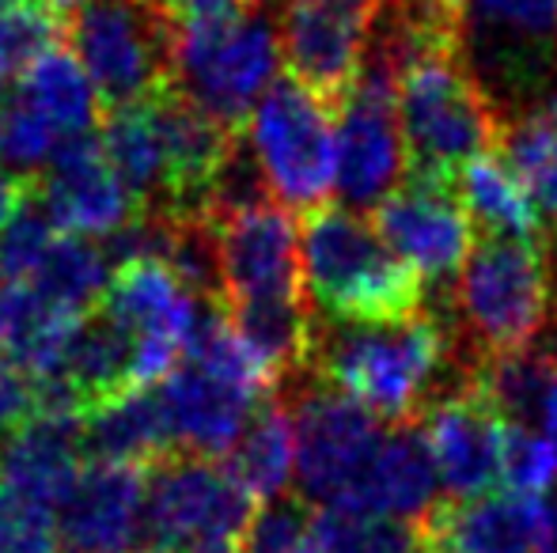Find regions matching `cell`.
I'll return each mask as SVG.
<instances>
[{
	"label": "cell",
	"mask_w": 557,
	"mask_h": 553,
	"mask_svg": "<svg viewBox=\"0 0 557 553\" xmlns=\"http://www.w3.org/2000/svg\"><path fill=\"white\" fill-rule=\"evenodd\" d=\"M304 288L331 323L387 326L418 318L425 280L349 209H319L300 231Z\"/></svg>",
	"instance_id": "cell-1"
},
{
	"label": "cell",
	"mask_w": 557,
	"mask_h": 553,
	"mask_svg": "<svg viewBox=\"0 0 557 553\" xmlns=\"http://www.w3.org/2000/svg\"><path fill=\"white\" fill-rule=\"evenodd\" d=\"M444 361L441 323L421 311L418 318L387 326L319 323L311 372L323 387L349 394L380 420L413 425Z\"/></svg>",
	"instance_id": "cell-2"
},
{
	"label": "cell",
	"mask_w": 557,
	"mask_h": 553,
	"mask_svg": "<svg viewBox=\"0 0 557 553\" xmlns=\"http://www.w3.org/2000/svg\"><path fill=\"white\" fill-rule=\"evenodd\" d=\"M281 61L285 53L277 15L258 0L227 20L178 23L171 91H178L224 129H239L277 84Z\"/></svg>",
	"instance_id": "cell-3"
},
{
	"label": "cell",
	"mask_w": 557,
	"mask_h": 553,
	"mask_svg": "<svg viewBox=\"0 0 557 553\" xmlns=\"http://www.w3.org/2000/svg\"><path fill=\"white\" fill-rule=\"evenodd\" d=\"M398 122L410 155L406 178L429 183H459V171L500 148L505 137L497 103L462 53L425 58L398 76Z\"/></svg>",
	"instance_id": "cell-4"
},
{
	"label": "cell",
	"mask_w": 557,
	"mask_h": 553,
	"mask_svg": "<svg viewBox=\"0 0 557 553\" xmlns=\"http://www.w3.org/2000/svg\"><path fill=\"white\" fill-rule=\"evenodd\" d=\"M178 23L163 0H84L65 15V46L111 111L171 91Z\"/></svg>",
	"instance_id": "cell-5"
},
{
	"label": "cell",
	"mask_w": 557,
	"mask_h": 553,
	"mask_svg": "<svg viewBox=\"0 0 557 553\" xmlns=\"http://www.w3.org/2000/svg\"><path fill=\"white\" fill-rule=\"evenodd\" d=\"M247 140L270 193L288 213H319L334 193V106L293 76L277 80L247 118Z\"/></svg>",
	"instance_id": "cell-6"
},
{
	"label": "cell",
	"mask_w": 557,
	"mask_h": 553,
	"mask_svg": "<svg viewBox=\"0 0 557 553\" xmlns=\"http://www.w3.org/2000/svg\"><path fill=\"white\" fill-rule=\"evenodd\" d=\"M459 315L482 361L535 345L550 311V269L543 243L482 239L455 285Z\"/></svg>",
	"instance_id": "cell-7"
},
{
	"label": "cell",
	"mask_w": 557,
	"mask_h": 553,
	"mask_svg": "<svg viewBox=\"0 0 557 553\" xmlns=\"http://www.w3.org/2000/svg\"><path fill=\"white\" fill-rule=\"evenodd\" d=\"M255 501L209 458H163L148 470L145 535L152 553H243Z\"/></svg>",
	"instance_id": "cell-8"
},
{
	"label": "cell",
	"mask_w": 557,
	"mask_h": 553,
	"mask_svg": "<svg viewBox=\"0 0 557 553\" xmlns=\"http://www.w3.org/2000/svg\"><path fill=\"white\" fill-rule=\"evenodd\" d=\"M406 175L410 155L398 122V80L360 65L334 111V193L349 213H375Z\"/></svg>",
	"instance_id": "cell-9"
},
{
	"label": "cell",
	"mask_w": 557,
	"mask_h": 553,
	"mask_svg": "<svg viewBox=\"0 0 557 553\" xmlns=\"http://www.w3.org/2000/svg\"><path fill=\"white\" fill-rule=\"evenodd\" d=\"M206 307L209 303H201L168 262H137L111 277L103 311L133 341L137 391L163 384L175 372Z\"/></svg>",
	"instance_id": "cell-10"
},
{
	"label": "cell",
	"mask_w": 557,
	"mask_h": 553,
	"mask_svg": "<svg viewBox=\"0 0 557 553\" xmlns=\"http://www.w3.org/2000/svg\"><path fill=\"white\" fill-rule=\"evenodd\" d=\"M383 0H281V53L288 76L337 111L364 65Z\"/></svg>",
	"instance_id": "cell-11"
},
{
	"label": "cell",
	"mask_w": 557,
	"mask_h": 553,
	"mask_svg": "<svg viewBox=\"0 0 557 553\" xmlns=\"http://www.w3.org/2000/svg\"><path fill=\"white\" fill-rule=\"evenodd\" d=\"M293 428L300 493L323 508H334L357 486L383 443L380 417L323 384L300 394Z\"/></svg>",
	"instance_id": "cell-12"
},
{
	"label": "cell",
	"mask_w": 557,
	"mask_h": 553,
	"mask_svg": "<svg viewBox=\"0 0 557 553\" xmlns=\"http://www.w3.org/2000/svg\"><path fill=\"white\" fill-rule=\"evenodd\" d=\"M372 228L425 288L459 277L474 251V224L459 198V183L406 178V186L372 213Z\"/></svg>",
	"instance_id": "cell-13"
},
{
	"label": "cell",
	"mask_w": 557,
	"mask_h": 553,
	"mask_svg": "<svg viewBox=\"0 0 557 553\" xmlns=\"http://www.w3.org/2000/svg\"><path fill=\"white\" fill-rule=\"evenodd\" d=\"M35 198L53 216L61 236L103 239V243L140 213L133 193L107 163L96 134L61 140L50 167L38 178Z\"/></svg>",
	"instance_id": "cell-14"
},
{
	"label": "cell",
	"mask_w": 557,
	"mask_h": 553,
	"mask_svg": "<svg viewBox=\"0 0 557 553\" xmlns=\"http://www.w3.org/2000/svg\"><path fill=\"white\" fill-rule=\"evenodd\" d=\"M224 307L250 300H288L304 296L300 228L281 205L250 209L221 221Z\"/></svg>",
	"instance_id": "cell-15"
},
{
	"label": "cell",
	"mask_w": 557,
	"mask_h": 553,
	"mask_svg": "<svg viewBox=\"0 0 557 553\" xmlns=\"http://www.w3.org/2000/svg\"><path fill=\"white\" fill-rule=\"evenodd\" d=\"M145 466L88 463L58 504L61 553H133L145 531Z\"/></svg>",
	"instance_id": "cell-16"
},
{
	"label": "cell",
	"mask_w": 557,
	"mask_h": 553,
	"mask_svg": "<svg viewBox=\"0 0 557 553\" xmlns=\"http://www.w3.org/2000/svg\"><path fill=\"white\" fill-rule=\"evenodd\" d=\"M421 428H425L447 501H474L500 481L505 420L470 379L462 384V391L436 402L429 417H421Z\"/></svg>",
	"instance_id": "cell-17"
},
{
	"label": "cell",
	"mask_w": 557,
	"mask_h": 553,
	"mask_svg": "<svg viewBox=\"0 0 557 553\" xmlns=\"http://www.w3.org/2000/svg\"><path fill=\"white\" fill-rule=\"evenodd\" d=\"M436 493H441L436 458L429 451L425 428L413 420V425H395V432L383 436L368 470L334 508L421 527L441 504Z\"/></svg>",
	"instance_id": "cell-18"
},
{
	"label": "cell",
	"mask_w": 557,
	"mask_h": 553,
	"mask_svg": "<svg viewBox=\"0 0 557 553\" xmlns=\"http://www.w3.org/2000/svg\"><path fill=\"white\" fill-rule=\"evenodd\" d=\"M84 417L35 414L0 440V481L58 512L84 470Z\"/></svg>",
	"instance_id": "cell-19"
},
{
	"label": "cell",
	"mask_w": 557,
	"mask_h": 553,
	"mask_svg": "<svg viewBox=\"0 0 557 553\" xmlns=\"http://www.w3.org/2000/svg\"><path fill=\"white\" fill-rule=\"evenodd\" d=\"M421 531L429 553H535L539 501L516 493L441 501Z\"/></svg>",
	"instance_id": "cell-20"
},
{
	"label": "cell",
	"mask_w": 557,
	"mask_h": 553,
	"mask_svg": "<svg viewBox=\"0 0 557 553\" xmlns=\"http://www.w3.org/2000/svg\"><path fill=\"white\" fill-rule=\"evenodd\" d=\"M168 152V209L171 213H206V193L221 167L227 144L239 129H224L178 91L152 99Z\"/></svg>",
	"instance_id": "cell-21"
},
{
	"label": "cell",
	"mask_w": 557,
	"mask_h": 553,
	"mask_svg": "<svg viewBox=\"0 0 557 553\" xmlns=\"http://www.w3.org/2000/svg\"><path fill=\"white\" fill-rule=\"evenodd\" d=\"M467 23L490 38V65L508 84L539 80L557 50V0H467Z\"/></svg>",
	"instance_id": "cell-22"
},
{
	"label": "cell",
	"mask_w": 557,
	"mask_h": 553,
	"mask_svg": "<svg viewBox=\"0 0 557 553\" xmlns=\"http://www.w3.org/2000/svg\"><path fill=\"white\" fill-rule=\"evenodd\" d=\"M224 315L232 318L235 334L247 341V349L262 361V368L277 384L300 376V372H311L319 318L311 315L304 296L235 303V307H224Z\"/></svg>",
	"instance_id": "cell-23"
},
{
	"label": "cell",
	"mask_w": 557,
	"mask_h": 553,
	"mask_svg": "<svg viewBox=\"0 0 557 553\" xmlns=\"http://www.w3.org/2000/svg\"><path fill=\"white\" fill-rule=\"evenodd\" d=\"M224 470L250 501H281L296 474V428L277 394L255 410L243 436L224 455Z\"/></svg>",
	"instance_id": "cell-24"
},
{
	"label": "cell",
	"mask_w": 557,
	"mask_h": 553,
	"mask_svg": "<svg viewBox=\"0 0 557 553\" xmlns=\"http://www.w3.org/2000/svg\"><path fill=\"white\" fill-rule=\"evenodd\" d=\"M84 451L91 455V463H163L171 455V440L152 387L88 410L84 414Z\"/></svg>",
	"instance_id": "cell-25"
},
{
	"label": "cell",
	"mask_w": 557,
	"mask_h": 553,
	"mask_svg": "<svg viewBox=\"0 0 557 553\" xmlns=\"http://www.w3.org/2000/svg\"><path fill=\"white\" fill-rule=\"evenodd\" d=\"M459 198L470 213V224H478L485 239H520V243L546 239L535 201L500 155H478L459 171Z\"/></svg>",
	"instance_id": "cell-26"
},
{
	"label": "cell",
	"mask_w": 557,
	"mask_h": 553,
	"mask_svg": "<svg viewBox=\"0 0 557 553\" xmlns=\"http://www.w3.org/2000/svg\"><path fill=\"white\" fill-rule=\"evenodd\" d=\"M99 144L140 209H168V152H163L152 103L107 114Z\"/></svg>",
	"instance_id": "cell-27"
},
{
	"label": "cell",
	"mask_w": 557,
	"mask_h": 553,
	"mask_svg": "<svg viewBox=\"0 0 557 553\" xmlns=\"http://www.w3.org/2000/svg\"><path fill=\"white\" fill-rule=\"evenodd\" d=\"M15 96L27 106H35V111L58 129L61 140L91 137V129L107 118L96 84L88 80L81 61L69 50H61V46L30 65V73L15 84Z\"/></svg>",
	"instance_id": "cell-28"
},
{
	"label": "cell",
	"mask_w": 557,
	"mask_h": 553,
	"mask_svg": "<svg viewBox=\"0 0 557 553\" xmlns=\"http://www.w3.org/2000/svg\"><path fill=\"white\" fill-rule=\"evenodd\" d=\"M111 277L114 269L107 262L103 247H96L91 239L61 236L38 266V274L27 280V288L58 315L84 318L96 307H103Z\"/></svg>",
	"instance_id": "cell-29"
},
{
	"label": "cell",
	"mask_w": 557,
	"mask_h": 553,
	"mask_svg": "<svg viewBox=\"0 0 557 553\" xmlns=\"http://www.w3.org/2000/svg\"><path fill=\"white\" fill-rule=\"evenodd\" d=\"M554 376H557V353L554 349L528 345V349H520V353L478 361L470 384L485 394V402L497 410L505 425L539 428Z\"/></svg>",
	"instance_id": "cell-30"
},
{
	"label": "cell",
	"mask_w": 557,
	"mask_h": 553,
	"mask_svg": "<svg viewBox=\"0 0 557 553\" xmlns=\"http://www.w3.org/2000/svg\"><path fill=\"white\" fill-rule=\"evenodd\" d=\"M500 148L508 155V167L535 201L539 216L557 228V96L505 126Z\"/></svg>",
	"instance_id": "cell-31"
},
{
	"label": "cell",
	"mask_w": 557,
	"mask_h": 553,
	"mask_svg": "<svg viewBox=\"0 0 557 553\" xmlns=\"http://www.w3.org/2000/svg\"><path fill=\"white\" fill-rule=\"evenodd\" d=\"M315 553H429L418 524H398L383 516H360L345 508H319L311 524Z\"/></svg>",
	"instance_id": "cell-32"
},
{
	"label": "cell",
	"mask_w": 557,
	"mask_h": 553,
	"mask_svg": "<svg viewBox=\"0 0 557 553\" xmlns=\"http://www.w3.org/2000/svg\"><path fill=\"white\" fill-rule=\"evenodd\" d=\"M61 144V134L23 103L15 91L0 96V167L27 183V175H42L50 167L53 152Z\"/></svg>",
	"instance_id": "cell-33"
},
{
	"label": "cell",
	"mask_w": 557,
	"mask_h": 553,
	"mask_svg": "<svg viewBox=\"0 0 557 553\" xmlns=\"http://www.w3.org/2000/svg\"><path fill=\"white\" fill-rule=\"evenodd\" d=\"M58 239L61 228L53 224V216L46 213V205L35 193H27L12 221L0 228V280L4 285H27Z\"/></svg>",
	"instance_id": "cell-34"
},
{
	"label": "cell",
	"mask_w": 557,
	"mask_h": 553,
	"mask_svg": "<svg viewBox=\"0 0 557 553\" xmlns=\"http://www.w3.org/2000/svg\"><path fill=\"white\" fill-rule=\"evenodd\" d=\"M500 481L508 493L543 501L557 486V443L543 428L505 425L500 436Z\"/></svg>",
	"instance_id": "cell-35"
},
{
	"label": "cell",
	"mask_w": 557,
	"mask_h": 553,
	"mask_svg": "<svg viewBox=\"0 0 557 553\" xmlns=\"http://www.w3.org/2000/svg\"><path fill=\"white\" fill-rule=\"evenodd\" d=\"M0 553H61L58 512L0 481Z\"/></svg>",
	"instance_id": "cell-36"
},
{
	"label": "cell",
	"mask_w": 557,
	"mask_h": 553,
	"mask_svg": "<svg viewBox=\"0 0 557 553\" xmlns=\"http://www.w3.org/2000/svg\"><path fill=\"white\" fill-rule=\"evenodd\" d=\"M311 524L315 516L304 501H270L250 524L247 550L243 553H304L311 550Z\"/></svg>",
	"instance_id": "cell-37"
},
{
	"label": "cell",
	"mask_w": 557,
	"mask_h": 553,
	"mask_svg": "<svg viewBox=\"0 0 557 553\" xmlns=\"http://www.w3.org/2000/svg\"><path fill=\"white\" fill-rule=\"evenodd\" d=\"M38 414V384L23 364L0 353V440Z\"/></svg>",
	"instance_id": "cell-38"
},
{
	"label": "cell",
	"mask_w": 557,
	"mask_h": 553,
	"mask_svg": "<svg viewBox=\"0 0 557 553\" xmlns=\"http://www.w3.org/2000/svg\"><path fill=\"white\" fill-rule=\"evenodd\" d=\"M258 0H163L168 15L175 23H209V20H227L235 12H247Z\"/></svg>",
	"instance_id": "cell-39"
},
{
	"label": "cell",
	"mask_w": 557,
	"mask_h": 553,
	"mask_svg": "<svg viewBox=\"0 0 557 553\" xmlns=\"http://www.w3.org/2000/svg\"><path fill=\"white\" fill-rule=\"evenodd\" d=\"M535 553H557V497H543V501H539Z\"/></svg>",
	"instance_id": "cell-40"
},
{
	"label": "cell",
	"mask_w": 557,
	"mask_h": 553,
	"mask_svg": "<svg viewBox=\"0 0 557 553\" xmlns=\"http://www.w3.org/2000/svg\"><path fill=\"white\" fill-rule=\"evenodd\" d=\"M23 198H27V183H20V178L0 167V228L12 221L15 209L23 205Z\"/></svg>",
	"instance_id": "cell-41"
},
{
	"label": "cell",
	"mask_w": 557,
	"mask_h": 553,
	"mask_svg": "<svg viewBox=\"0 0 557 553\" xmlns=\"http://www.w3.org/2000/svg\"><path fill=\"white\" fill-rule=\"evenodd\" d=\"M539 428H543V432L557 443V376L550 384V394H546V406H543V420H539Z\"/></svg>",
	"instance_id": "cell-42"
},
{
	"label": "cell",
	"mask_w": 557,
	"mask_h": 553,
	"mask_svg": "<svg viewBox=\"0 0 557 553\" xmlns=\"http://www.w3.org/2000/svg\"><path fill=\"white\" fill-rule=\"evenodd\" d=\"M421 4H433V8H444V12H455L467 20V0H421Z\"/></svg>",
	"instance_id": "cell-43"
},
{
	"label": "cell",
	"mask_w": 557,
	"mask_h": 553,
	"mask_svg": "<svg viewBox=\"0 0 557 553\" xmlns=\"http://www.w3.org/2000/svg\"><path fill=\"white\" fill-rule=\"evenodd\" d=\"M8 345V307H4V288H0V353Z\"/></svg>",
	"instance_id": "cell-44"
},
{
	"label": "cell",
	"mask_w": 557,
	"mask_h": 553,
	"mask_svg": "<svg viewBox=\"0 0 557 553\" xmlns=\"http://www.w3.org/2000/svg\"><path fill=\"white\" fill-rule=\"evenodd\" d=\"M42 4H46V8H53V12H58V15H61V12L69 15L76 4H84V0H42Z\"/></svg>",
	"instance_id": "cell-45"
},
{
	"label": "cell",
	"mask_w": 557,
	"mask_h": 553,
	"mask_svg": "<svg viewBox=\"0 0 557 553\" xmlns=\"http://www.w3.org/2000/svg\"><path fill=\"white\" fill-rule=\"evenodd\" d=\"M12 4H20V0H0V15H4V12H8V8H12Z\"/></svg>",
	"instance_id": "cell-46"
},
{
	"label": "cell",
	"mask_w": 557,
	"mask_h": 553,
	"mask_svg": "<svg viewBox=\"0 0 557 553\" xmlns=\"http://www.w3.org/2000/svg\"><path fill=\"white\" fill-rule=\"evenodd\" d=\"M304 553H315V550H304Z\"/></svg>",
	"instance_id": "cell-47"
}]
</instances>
